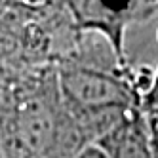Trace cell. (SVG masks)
<instances>
[{
    "mask_svg": "<svg viewBox=\"0 0 158 158\" xmlns=\"http://www.w3.org/2000/svg\"><path fill=\"white\" fill-rule=\"evenodd\" d=\"M143 116L147 120V126H149V133H151V141L152 147L158 154V109H149V110H141Z\"/></svg>",
    "mask_w": 158,
    "mask_h": 158,
    "instance_id": "277c9868",
    "label": "cell"
},
{
    "mask_svg": "<svg viewBox=\"0 0 158 158\" xmlns=\"http://www.w3.org/2000/svg\"><path fill=\"white\" fill-rule=\"evenodd\" d=\"M95 145H99L109 158H158L141 110L128 114Z\"/></svg>",
    "mask_w": 158,
    "mask_h": 158,
    "instance_id": "3957f363",
    "label": "cell"
},
{
    "mask_svg": "<svg viewBox=\"0 0 158 158\" xmlns=\"http://www.w3.org/2000/svg\"><path fill=\"white\" fill-rule=\"evenodd\" d=\"M74 158H109V156H107V152L101 149L99 145H95V143H94V145L84 147V149L78 152Z\"/></svg>",
    "mask_w": 158,
    "mask_h": 158,
    "instance_id": "5b68a950",
    "label": "cell"
},
{
    "mask_svg": "<svg viewBox=\"0 0 158 158\" xmlns=\"http://www.w3.org/2000/svg\"><path fill=\"white\" fill-rule=\"evenodd\" d=\"M86 139L67 109L55 65L25 67L0 76L2 158H74Z\"/></svg>",
    "mask_w": 158,
    "mask_h": 158,
    "instance_id": "6da1fadb",
    "label": "cell"
},
{
    "mask_svg": "<svg viewBox=\"0 0 158 158\" xmlns=\"http://www.w3.org/2000/svg\"><path fill=\"white\" fill-rule=\"evenodd\" d=\"M65 8L78 35H97L105 38L107 46L122 69L130 67L126 57L128 27L158 17V2H139V0L122 4L78 0V2H65Z\"/></svg>",
    "mask_w": 158,
    "mask_h": 158,
    "instance_id": "7a4b0ae2",
    "label": "cell"
}]
</instances>
